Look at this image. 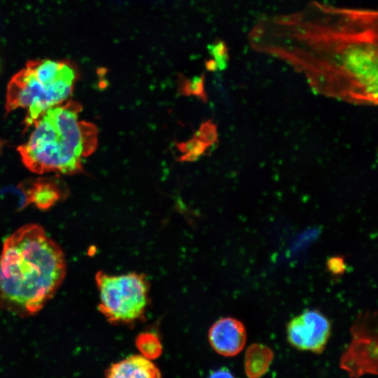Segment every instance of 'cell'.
Wrapping results in <instances>:
<instances>
[{
  "label": "cell",
  "mask_w": 378,
  "mask_h": 378,
  "mask_svg": "<svg viewBox=\"0 0 378 378\" xmlns=\"http://www.w3.org/2000/svg\"><path fill=\"white\" fill-rule=\"evenodd\" d=\"M331 334V323L321 312L307 309L287 324L289 344L300 351L321 354Z\"/></svg>",
  "instance_id": "obj_7"
},
{
  "label": "cell",
  "mask_w": 378,
  "mask_h": 378,
  "mask_svg": "<svg viewBox=\"0 0 378 378\" xmlns=\"http://www.w3.org/2000/svg\"><path fill=\"white\" fill-rule=\"evenodd\" d=\"M273 358L274 352L271 348L262 344H252L245 353L246 374L250 378L262 377L267 372Z\"/></svg>",
  "instance_id": "obj_11"
},
{
  "label": "cell",
  "mask_w": 378,
  "mask_h": 378,
  "mask_svg": "<svg viewBox=\"0 0 378 378\" xmlns=\"http://www.w3.org/2000/svg\"><path fill=\"white\" fill-rule=\"evenodd\" d=\"M62 192L57 181L40 178L32 181L27 189V204L32 203L41 209H47L57 202Z\"/></svg>",
  "instance_id": "obj_10"
},
{
  "label": "cell",
  "mask_w": 378,
  "mask_h": 378,
  "mask_svg": "<svg viewBox=\"0 0 378 378\" xmlns=\"http://www.w3.org/2000/svg\"><path fill=\"white\" fill-rule=\"evenodd\" d=\"M136 346L145 358L153 360L158 358L162 351L159 337L152 332H141L136 337Z\"/></svg>",
  "instance_id": "obj_13"
},
{
  "label": "cell",
  "mask_w": 378,
  "mask_h": 378,
  "mask_svg": "<svg viewBox=\"0 0 378 378\" xmlns=\"http://www.w3.org/2000/svg\"><path fill=\"white\" fill-rule=\"evenodd\" d=\"M80 104L68 102L46 111L33 124L28 140L18 148L31 172L75 174L83 171L82 161L98 144V130L79 120Z\"/></svg>",
  "instance_id": "obj_3"
},
{
  "label": "cell",
  "mask_w": 378,
  "mask_h": 378,
  "mask_svg": "<svg viewBox=\"0 0 378 378\" xmlns=\"http://www.w3.org/2000/svg\"><path fill=\"white\" fill-rule=\"evenodd\" d=\"M176 147L182 154L178 158L181 162L196 161L209 148L195 136L187 141L177 143Z\"/></svg>",
  "instance_id": "obj_14"
},
{
  "label": "cell",
  "mask_w": 378,
  "mask_h": 378,
  "mask_svg": "<svg viewBox=\"0 0 378 378\" xmlns=\"http://www.w3.org/2000/svg\"><path fill=\"white\" fill-rule=\"evenodd\" d=\"M105 374L110 378L161 377L160 372L155 365L142 355L130 356L113 363L107 369Z\"/></svg>",
  "instance_id": "obj_9"
},
{
  "label": "cell",
  "mask_w": 378,
  "mask_h": 378,
  "mask_svg": "<svg viewBox=\"0 0 378 378\" xmlns=\"http://www.w3.org/2000/svg\"><path fill=\"white\" fill-rule=\"evenodd\" d=\"M211 377H232L230 372L225 368H221L211 373Z\"/></svg>",
  "instance_id": "obj_18"
},
{
  "label": "cell",
  "mask_w": 378,
  "mask_h": 378,
  "mask_svg": "<svg viewBox=\"0 0 378 378\" xmlns=\"http://www.w3.org/2000/svg\"><path fill=\"white\" fill-rule=\"evenodd\" d=\"M95 280L99 291V310L110 323L127 324L143 316L149 291V284L144 274L110 275L98 272Z\"/></svg>",
  "instance_id": "obj_5"
},
{
  "label": "cell",
  "mask_w": 378,
  "mask_h": 378,
  "mask_svg": "<svg viewBox=\"0 0 378 378\" xmlns=\"http://www.w3.org/2000/svg\"><path fill=\"white\" fill-rule=\"evenodd\" d=\"M194 136L210 147L217 141L218 132L216 126L211 120H206L201 124Z\"/></svg>",
  "instance_id": "obj_15"
},
{
  "label": "cell",
  "mask_w": 378,
  "mask_h": 378,
  "mask_svg": "<svg viewBox=\"0 0 378 378\" xmlns=\"http://www.w3.org/2000/svg\"><path fill=\"white\" fill-rule=\"evenodd\" d=\"M350 331L352 340L340 358V368L351 377L377 374V312L360 313Z\"/></svg>",
  "instance_id": "obj_6"
},
{
  "label": "cell",
  "mask_w": 378,
  "mask_h": 378,
  "mask_svg": "<svg viewBox=\"0 0 378 378\" xmlns=\"http://www.w3.org/2000/svg\"><path fill=\"white\" fill-rule=\"evenodd\" d=\"M178 92L184 96L193 95L206 103L208 97L205 90V75L195 76L192 78H188L183 75L178 76Z\"/></svg>",
  "instance_id": "obj_12"
},
{
  "label": "cell",
  "mask_w": 378,
  "mask_h": 378,
  "mask_svg": "<svg viewBox=\"0 0 378 378\" xmlns=\"http://www.w3.org/2000/svg\"><path fill=\"white\" fill-rule=\"evenodd\" d=\"M209 340L218 354L234 356L244 349L246 342L244 325L239 320L225 317L215 322L209 329Z\"/></svg>",
  "instance_id": "obj_8"
},
{
  "label": "cell",
  "mask_w": 378,
  "mask_h": 378,
  "mask_svg": "<svg viewBox=\"0 0 378 378\" xmlns=\"http://www.w3.org/2000/svg\"><path fill=\"white\" fill-rule=\"evenodd\" d=\"M76 77L75 69L65 62L44 59L31 63L9 83L6 111L26 109V126L32 125L46 111L66 101Z\"/></svg>",
  "instance_id": "obj_4"
},
{
  "label": "cell",
  "mask_w": 378,
  "mask_h": 378,
  "mask_svg": "<svg viewBox=\"0 0 378 378\" xmlns=\"http://www.w3.org/2000/svg\"><path fill=\"white\" fill-rule=\"evenodd\" d=\"M209 53L214 57L218 69H224L226 67L227 60V50L223 41H216L208 46Z\"/></svg>",
  "instance_id": "obj_16"
},
{
  "label": "cell",
  "mask_w": 378,
  "mask_h": 378,
  "mask_svg": "<svg viewBox=\"0 0 378 378\" xmlns=\"http://www.w3.org/2000/svg\"><path fill=\"white\" fill-rule=\"evenodd\" d=\"M328 270L333 274H341L345 271V263L344 258L340 256H334L327 261Z\"/></svg>",
  "instance_id": "obj_17"
},
{
  "label": "cell",
  "mask_w": 378,
  "mask_h": 378,
  "mask_svg": "<svg viewBox=\"0 0 378 378\" xmlns=\"http://www.w3.org/2000/svg\"><path fill=\"white\" fill-rule=\"evenodd\" d=\"M205 67L208 71H216L218 69L215 60L211 59L205 61Z\"/></svg>",
  "instance_id": "obj_19"
},
{
  "label": "cell",
  "mask_w": 378,
  "mask_h": 378,
  "mask_svg": "<svg viewBox=\"0 0 378 378\" xmlns=\"http://www.w3.org/2000/svg\"><path fill=\"white\" fill-rule=\"evenodd\" d=\"M62 248L34 223L18 228L4 241L0 258V309L20 316L37 314L65 277Z\"/></svg>",
  "instance_id": "obj_2"
},
{
  "label": "cell",
  "mask_w": 378,
  "mask_h": 378,
  "mask_svg": "<svg viewBox=\"0 0 378 378\" xmlns=\"http://www.w3.org/2000/svg\"><path fill=\"white\" fill-rule=\"evenodd\" d=\"M378 20L374 10L317 1L260 18L251 49L290 66L313 91L355 104L377 103Z\"/></svg>",
  "instance_id": "obj_1"
}]
</instances>
